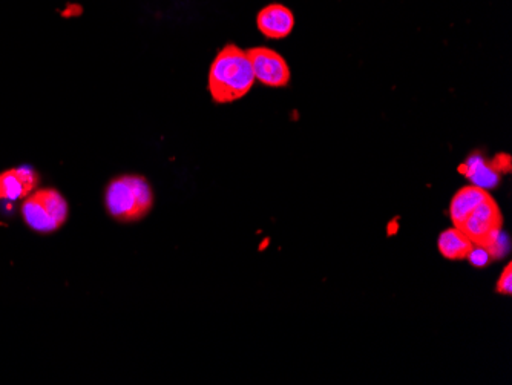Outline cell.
I'll return each instance as SVG.
<instances>
[{
    "instance_id": "cell-3",
    "label": "cell",
    "mask_w": 512,
    "mask_h": 385,
    "mask_svg": "<svg viewBox=\"0 0 512 385\" xmlns=\"http://www.w3.org/2000/svg\"><path fill=\"white\" fill-rule=\"evenodd\" d=\"M68 203L57 189H36L23 201L22 217L33 231L50 234L62 228L68 218Z\"/></svg>"
},
{
    "instance_id": "cell-14",
    "label": "cell",
    "mask_w": 512,
    "mask_h": 385,
    "mask_svg": "<svg viewBox=\"0 0 512 385\" xmlns=\"http://www.w3.org/2000/svg\"><path fill=\"white\" fill-rule=\"evenodd\" d=\"M493 163L500 174H509L511 172V155L500 152V154L493 158Z\"/></svg>"
},
{
    "instance_id": "cell-4",
    "label": "cell",
    "mask_w": 512,
    "mask_h": 385,
    "mask_svg": "<svg viewBox=\"0 0 512 385\" xmlns=\"http://www.w3.org/2000/svg\"><path fill=\"white\" fill-rule=\"evenodd\" d=\"M474 246L488 247L497 240L500 232L503 231V214L499 205L493 197L483 200L470 215L467 220L460 224V228Z\"/></svg>"
},
{
    "instance_id": "cell-12",
    "label": "cell",
    "mask_w": 512,
    "mask_h": 385,
    "mask_svg": "<svg viewBox=\"0 0 512 385\" xmlns=\"http://www.w3.org/2000/svg\"><path fill=\"white\" fill-rule=\"evenodd\" d=\"M496 292L500 295H506L511 297L512 295V264H506L503 269L502 275H500L499 281H497Z\"/></svg>"
},
{
    "instance_id": "cell-7",
    "label": "cell",
    "mask_w": 512,
    "mask_h": 385,
    "mask_svg": "<svg viewBox=\"0 0 512 385\" xmlns=\"http://www.w3.org/2000/svg\"><path fill=\"white\" fill-rule=\"evenodd\" d=\"M39 186V175L30 168H14L0 174V200L27 198Z\"/></svg>"
},
{
    "instance_id": "cell-6",
    "label": "cell",
    "mask_w": 512,
    "mask_h": 385,
    "mask_svg": "<svg viewBox=\"0 0 512 385\" xmlns=\"http://www.w3.org/2000/svg\"><path fill=\"white\" fill-rule=\"evenodd\" d=\"M295 14L283 4H270L256 14V27L267 39H286L295 30Z\"/></svg>"
},
{
    "instance_id": "cell-8",
    "label": "cell",
    "mask_w": 512,
    "mask_h": 385,
    "mask_svg": "<svg viewBox=\"0 0 512 385\" xmlns=\"http://www.w3.org/2000/svg\"><path fill=\"white\" fill-rule=\"evenodd\" d=\"M459 172L467 180L471 181V185L479 186V188L490 191L497 188L502 174L497 171L493 160L483 157L482 152H473L470 157L459 166Z\"/></svg>"
},
{
    "instance_id": "cell-11",
    "label": "cell",
    "mask_w": 512,
    "mask_h": 385,
    "mask_svg": "<svg viewBox=\"0 0 512 385\" xmlns=\"http://www.w3.org/2000/svg\"><path fill=\"white\" fill-rule=\"evenodd\" d=\"M467 260L474 267H486L493 261V257H491L490 251L486 247L474 246L468 254Z\"/></svg>"
},
{
    "instance_id": "cell-10",
    "label": "cell",
    "mask_w": 512,
    "mask_h": 385,
    "mask_svg": "<svg viewBox=\"0 0 512 385\" xmlns=\"http://www.w3.org/2000/svg\"><path fill=\"white\" fill-rule=\"evenodd\" d=\"M473 247V241L465 235L462 229L456 228V226L442 232L439 235V240H437L439 254L451 261L467 260Z\"/></svg>"
},
{
    "instance_id": "cell-9",
    "label": "cell",
    "mask_w": 512,
    "mask_h": 385,
    "mask_svg": "<svg viewBox=\"0 0 512 385\" xmlns=\"http://www.w3.org/2000/svg\"><path fill=\"white\" fill-rule=\"evenodd\" d=\"M488 197H490V192L479 188V186L470 185L459 189L454 194L453 200L450 203V211H448L454 226L460 228V224L467 220L468 215Z\"/></svg>"
},
{
    "instance_id": "cell-13",
    "label": "cell",
    "mask_w": 512,
    "mask_h": 385,
    "mask_svg": "<svg viewBox=\"0 0 512 385\" xmlns=\"http://www.w3.org/2000/svg\"><path fill=\"white\" fill-rule=\"evenodd\" d=\"M488 251H490L491 257L493 260H500V258L505 257L509 252V238L506 237L505 232H500L497 240L488 247Z\"/></svg>"
},
{
    "instance_id": "cell-2",
    "label": "cell",
    "mask_w": 512,
    "mask_h": 385,
    "mask_svg": "<svg viewBox=\"0 0 512 385\" xmlns=\"http://www.w3.org/2000/svg\"><path fill=\"white\" fill-rule=\"evenodd\" d=\"M106 211L120 223H134L151 212L154 194L142 175H120L109 183L105 192Z\"/></svg>"
},
{
    "instance_id": "cell-1",
    "label": "cell",
    "mask_w": 512,
    "mask_h": 385,
    "mask_svg": "<svg viewBox=\"0 0 512 385\" xmlns=\"http://www.w3.org/2000/svg\"><path fill=\"white\" fill-rule=\"evenodd\" d=\"M255 82L246 51L235 43H227L212 62L207 88L215 103L226 105L246 97Z\"/></svg>"
},
{
    "instance_id": "cell-5",
    "label": "cell",
    "mask_w": 512,
    "mask_h": 385,
    "mask_svg": "<svg viewBox=\"0 0 512 385\" xmlns=\"http://www.w3.org/2000/svg\"><path fill=\"white\" fill-rule=\"evenodd\" d=\"M255 80L269 88H286L292 79L289 65L281 54L272 48L255 47L246 51Z\"/></svg>"
}]
</instances>
